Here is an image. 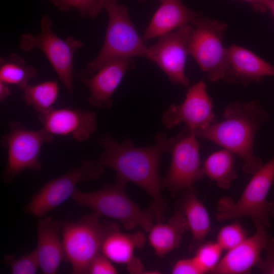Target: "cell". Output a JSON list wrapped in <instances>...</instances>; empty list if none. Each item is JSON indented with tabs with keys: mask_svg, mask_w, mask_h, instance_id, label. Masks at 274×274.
Masks as SVG:
<instances>
[{
	"mask_svg": "<svg viewBox=\"0 0 274 274\" xmlns=\"http://www.w3.org/2000/svg\"><path fill=\"white\" fill-rule=\"evenodd\" d=\"M161 2L143 35L145 42L172 32L189 22L195 25L199 16L186 7L181 0H163Z\"/></svg>",
	"mask_w": 274,
	"mask_h": 274,
	"instance_id": "ffe728a7",
	"label": "cell"
},
{
	"mask_svg": "<svg viewBox=\"0 0 274 274\" xmlns=\"http://www.w3.org/2000/svg\"><path fill=\"white\" fill-rule=\"evenodd\" d=\"M267 6L268 10H270L274 16V0H268Z\"/></svg>",
	"mask_w": 274,
	"mask_h": 274,
	"instance_id": "e575fe53",
	"label": "cell"
},
{
	"mask_svg": "<svg viewBox=\"0 0 274 274\" xmlns=\"http://www.w3.org/2000/svg\"><path fill=\"white\" fill-rule=\"evenodd\" d=\"M225 80L229 83L247 86L264 77L274 76V66L250 50L232 45L227 48Z\"/></svg>",
	"mask_w": 274,
	"mask_h": 274,
	"instance_id": "e0dca14e",
	"label": "cell"
},
{
	"mask_svg": "<svg viewBox=\"0 0 274 274\" xmlns=\"http://www.w3.org/2000/svg\"><path fill=\"white\" fill-rule=\"evenodd\" d=\"M0 60V81L22 90L29 85V80L37 75L36 68L16 53H11L7 58L2 57Z\"/></svg>",
	"mask_w": 274,
	"mask_h": 274,
	"instance_id": "cb8c5ba5",
	"label": "cell"
},
{
	"mask_svg": "<svg viewBox=\"0 0 274 274\" xmlns=\"http://www.w3.org/2000/svg\"><path fill=\"white\" fill-rule=\"evenodd\" d=\"M118 271L112 263V261L101 253L98 254L91 261L88 273L116 274Z\"/></svg>",
	"mask_w": 274,
	"mask_h": 274,
	"instance_id": "f546056e",
	"label": "cell"
},
{
	"mask_svg": "<svg viewBox=\"0 0 274 274\" xmlns=\"http://www.w3.org/2000/svg\"><path fill=\"white\" fill-rule=\"evenodd\" d=\"M99 217L93 212L76 221L60 222L64 260L71 264L74 274L88 273L90 263L101 253L106 236L118 227L114 222L100 221Z\"/></svg>",
	"mask_w": 274,
	"mask_h": 274,
	"instance_id": "5b68a950",
	"label": "cell"
},
{
	"mask_svg": "<svg viewBox=\"0 0 274 274\" xmlns=\"http://www.w3.org/2000/svg\"><path fill=\"white\" fill-rule=\"evenodd\" d=\"M173 274H202L203 271L197 263L194 257L178 260L172 270Z\"/></svg>",
	"mask_w": 274,
	"mask_h": 274,
	"instance_id": "1f68e13d",
	"label": "cell"
},
{
	"mask_svg": "<svg viewBox=\"0 0 274 274\" xmlns=\"http://www.w3.org/2000/svg\"><path fill=\"white\" fill-rule=\"evenodd\" d=\"M41 31L38 35L26 33L21 36L19 48L24 52L34 49L41 50L46 55L57 73L62 84L71 94H73V57L75 51L83 43L73 37L62 39L52 30V21L47 14L41 20Z\"/></svg>",
	"mask_w": 274,
	"mask_h": 274,
	"instance_id": "ba28073f",
	"label": "cell"
},
{
	"mask_svg": "<svg viewBox=\"0 0 274 274\" xmlns=\"http://www.w3.org/2000/svg\"><path fill=\"white\" fill-rule=\"evenodd\" d=\"M189 230L182 210L177 212L167 222H157L149 231L148 240L155 255L160 258L178 248L183 236Z\"/></svg>",
	"mask_w": 274,
	"mask_h": 274,
	"instance_id": "44dd1931",
	"label": "cell"
},
{
	"mask_svg": "<svg viewBox=\"0 0 274 274\" xmlns=\"http://www.w3.org/2000/svg\"><path fill=\"white\" fill-rule=\"evenodd\" d=\"M108 23L103 45L96 57L79 73L78 77L94 74L107 63L116 59L141 56L148 58L149 47L138 33L126 6L104 0Z\"/></svg>",
	"mask_w": 274,
	"mask_h": 274,
	"instance_id": "3957f363",
	"label": "cell"
},
{
	"mask_svg": "<svg viewBox=\"0 0 274 274\" xmlns=\"http://www.w3.org/2000/svg\"><path fill=\"white\" fill-rule=\"evenodd\" d=\"M249 3L253 10L262 13H265L268 9V0H242Z\"/></svg>",
	"mask_w": 274,
	"mask_h": 274,
	"instance_id": "d6a6232c",
	"label": "cell"
},
{
	"mask_svg": "<svg viewBox=\"0 0 274 274\" xmlns=\"http://www.w3.org/2000/svg\"><path fill=\"white\" fill-rule=\"evenodd\" d=\"M36 251L40 268L45 274H55L62 260L64 253L60 237V222L47 216L39 218L37 226Z\"/></svg>",
	"mask_w": 274,
	"mask_h": 274,
	"instance_id": "d6986e66",
	"label": "cell"
},
{
	"mask_svg": "<svg viewBox=\"0 0 274 274\" xmlns=\"http://www.w3.org/2000/svg\"><path fill=\"white\" fill-rule=\"evenodd\" d=\"M9 130L1 140L7 150L8 158L3 179L11 182L26 170L39 171L42 167L40 156L44 144L50 142L54 135L43 128L31 130L20 123H9Z\"/></svg>",
	"mask_w": 274,
	"mask_h": 274,
	"instance_id": "52a82bcc",
	"label": "cell"
},
{
	"mask_svg": "<svg viewBox=\"0 0 274 274\" xmlns=\"http://www.w3.org/2000/svg\"><path fill=\"white\" fill-rule=\"evenodd\" d=\"M190 230L191 250L197 248L211 229L209 214L203 204L196 197L193 190H187L181 209Z\"/></svg>",
	"mask_w": 274,
	"mask_h": 274,
	"instance_id": "7402d4cb",
	"label": "cell"
},
{
	"mask_svg": "<svg viewBox=\"0 0 274 274\" xmlns=\"http://www.w3.org/2000/svg\"><path fill=\"white\" fill-rule=\"evenodd\" d=\"M127 181L116 176L115 183L99 189L83 192L77 189L71 198L79 205L89 208L100 216L107 217L121 222L127 230L141 226L149 232L155 217L150 208L143 210L126 194Z\"/></svg>",
	"mask_w": 274,
	"mask_h": 274,
	"instance_id": "277c9868",
	"label": "cell"
},
{
	"mask_svg": "<svg viewBox=\"0 0 274 274\" xmlns=\"http://www.w3.org/2000/svg\"><path fill=\"white\" fill-rule=\"evenodd\" d=\"M43 128L53 135L70 136L81 142L88 139L97 128V115L92 111L52 108L38 116Z\"/></svg>",
	"mask_w": 274,
	"mask_h": 274,
	"instance_id": "5bb4252c",
	"label": "cell"
},
{
	"mask_svg": "<svg viewBox=\"0 0 274 274\" xmlns=\"http://www.w3.org/2000/svg\"><path fill=\"white\" fill-rule=\"evenodd\" d=\"M222 248L216 242L201 244L194 257L204 273L212 272L220 261Z\"/></svg>",
	"mask_w": 274,
	"mask_h": 274,
	"instance_id": "83f0119b",
	"label": "cell"
},
{
	"mask_svg": "<svg viewBox=\"0 0 274 274\" xmlns=\"http://www.w3.org/2000/svg\"><path fill=\"white\" fill-rule=\"evenodd\" d=\"M140 1H144V0H140ZM161 2H162V1L163 0H160Z\"/></svg>",
	"mask_w": 274,
	"mask_h": 274,
	"instance_id": "74e56055",
	"label": "cell"
},
{
	"mask_svg": "<svg viewBox=\"0 0 274 274\" xmlns=\"http://www.w3.org/2000/svg\"><path fill=\"white\" fill-rule=\"evenodd\" d=\"M11 94V89L9 84L0 81V100L3 101Z\"/></svg>",
	"mask_w": 274,
	"mask_h": 274,
	"instance_id": "836d02e7",
	"label": "cell"
},
{
	"mask_svg": "<svg viewBox=\"0 0 274 274\" xmlns=\"http://www.w3.org/2000/svg\"><path fill=\"white\" fill-rule=\"evenodd\" d=\"M135 66L131 58L118 59L107 63L91 76L78 77L89 90L88 102L101 109L111 108L113 93L126 73Z\"/></svg>",
	"mask_w": 274,
	"mask_h": 274,
	"instance_id": "9a60e30c",
	"label": "cell"
},
{
	"mask_svg": "<svg viewBox=\"0 0 274 274\" xmlns=\"http://www.w3.org/2000/svg\"><path fill=\"white\" fill-rule=\"evenodd\" d=\"M146 243L144 233L140 231L126 233L120 231L119 227L111 231L102 242L101 253L112 262L126 264L132 273H142L143 266L140 259L134 256L135 249L141 248Z\"/></svg>",
	"mask_w": 274,
	"mask_h": 274,
	"instance_id": "ac0fdd59",
	"label": "cell"
},
{
	"mask_svg": "<svg viewBox=\"0 0 274 274\" xmlns=\"http://www.w3.org/2000/svg\"><path fill=\"white\" fill-rule=\"evenodd\" d=\"M255 233L236 247L229 250L212 271L217 274L250 273L261 259L260 253L265 247L268 235L266 227L259 221H252Z\"/></svg>",
	"mask_w": 274,
	"mask_h": 274,
	"instance_id": "2e32d148",
	"label": "cell"
},
{
	"mask_svg": "<svg viewBox=\"0 0 274 274\" xmlns=\"http://www.w3.org/2000/svg\"><path fill=\"white\" fill-rule=\"evenodd\" d=\"M108 1H111V2H116V0H106Z\"/></svg>",
	"mask_w": 274,
	"mask_h": 274,
	"instance_id": "8d00e7d4",
	"label": "cell"
},
{
	"mask_svg": "<svg viewBox=\"0 0 274 274\" xmlns=\"http://www.w3.org/2000/svg\"><path fill=\"white\" fill-rule=\"evenodd\" d=\"M234 163L235 154L224 148L211 154L205 160L202 168L204 175L219 187L227 189L237 177Z\"/></svg>",
	"mask_w": 274,
	"mask_h": 274,
	"instance_id": "603a6c76",
	"label": "cell"
},
{
	"mask_svg": "<svg viewBox=\"0 0 274 274\" xmlns=\"http://www.w3.org/2000/svg\"><path fill=\"white\" fill-rule=\"evenodd\" d=\"M4 261L9 266L13 274H35L40 268L36 249L18 258L12 255H7Z\"/></svg>",
	"mask_w": 274,
	"mask_h": 274,
	"instance_id": "4316f807",
	"label": "cell"
},
{
	"mask_svg": "<svg viewBox=\"0 0 274 274\" xmlns=\"http://www.w3.org/2000/svg\"><path fill=\"white\" fill-rule=\"evenodd\" d=\"M269 118L259 101L238 100L226 106L222 121L191 132L232 152L243 161V172L253 175L262 166L253 153L255 135Z\"/></svg>",
	"mask_w": 274,
	"mask_h": 274,
	"instance_id": "7a4b0ae2",
	"label": "cell"
},
{
	"mask_svg": "<svg viewBox=\"0 0 274 274\" xmlns=\"http://www.w3.org/2000/svg\"><path fill=\"white\" fill-rule=\"evenodd\" d=\"M193 30L192 26L185 24L159 37L158 41L149 47L148 59L156 63L174 84L188 86L190 83L185 67Z\"/></svg>",
	"mask_w": 274,
	"mask_h": 274,
	"instance_id": "7c38bea8",
	"label": "cell"
},
{
	"mask_svg": "<svg viewBox=\"0 0 274 274\" xmlns=\"http://www.w3.org/2000/svg\"><path fill=\"white\" fill-rule=\"evenodd\" d=\"M247 233L239 223L222 227L220 230L217 242L222 249L229 250L240 244L247 238Z\"/></svg>",
	"mask_w": 274,
	"mask_h": 274,
	"instance_id": "f1b7e54d",
	"label": "cell"
},
{
	"mask_svg": "<svg viewBox=\"0 0 274 274\" xmlns=\"http://www.w3.org/2000/svg\"><path fill=\"white\" fill-rule=\"evenodd\" d=\"M253 175L237 201L229 197L219 200L216 214L218 220L248 216L266 227L270 226L269 216L274 202L268 201L267 196L274 180V156Z\"/></svg>",
	"mask_w": 274,
	"mask_h": 274,
	"instance_id": "8992f818",
	"label": "cell"
},
{
	"mask_svg": "<svg viewBox=\"0 0 274 274\" xmlns=\"http://www.w3.org/2000/svg\"><path fill=\"white\" fill-rule=\"evenodd\" d=\"M272 185L274 186V180H273ZM271 215H272L274 217V204L272 209Z\"/></svg>",
	"mask_w": 274,
	"mask_h": 274,
	"instance_id": "d590c367",
	"label": "cell"
},
{
	"mask_svg": "<svg viewBox=\"0 0 274 274\" xmlns=\"http://www.w3.org/2000/svg\"><path fill=\"white\" fill-rule=\"evenodd\" d=\"M154 139L153 145L138 147L127 138L119 143L105 134L97 140L103 151L96 162L114 169L116 176L145 191L153 199L150 209L155 219L160 222L163 221L167 207L161 193L158 168L162 155L170 152L173 139L164 132L157 133Z\"/></svg>",
	"mask_w": 274,
	"mask_h": 274,
	"instance_id": "6da1fadb",
	"label": "cell"
},
{
	"mask_svg": "<svg viewBox=\"0 0 274 274\" xmlns=\"http://www.w3.org/2000/svg\"><path fill=\"white\" fill-rule=\"evenodd\" d=\"M103 173V167L96 162L84 160L79 166L46 183L25 206L24 211L39 218L46 216L71 197L79 183L98 179Z\"/></svg>",
	"mask_w": 274,
	"mask_h": 274,
	"instance_id": "9c48e42d",
	"label": "cell"
},
{
	"mask_svg": "<svg viewBox=\"0 0 274 274\" xmlns=\"http://www.w3.org/2000/svg\"><path fill=\"white\" fill-rule=\"evenodd\" d=\"M173 139L171 162L166 176L161 178L162 187L174 193L194 190L195 183L204 175L196 137L185 127Z\"/></svg>",
	"mask_w": 274,
	"mask_h": 274,
	"instance_id": "8fae6325",
	"label": "cell"
},
{
	"mask_svg": "<svg viewBox=\"0 0 274 274\" xmlns=\"http://www.w3.org/2000/svg\"><path fill=\"white\" fill-rule=\"evenodd\" d=\"M62 11L76 9L82 17L96 16L104 8V0H46Z\"/></svg>",
	"mask_w": 274,
	"mask_h": 274,
	"instance_id": "484cf974",
	"label": "cell"
},
{
	"mask_svg": "<svg viewBox=\"0 0 274 274\" xmlns=\"http://www.w3.org/2000/svg\"><path fill=\"white\" fill-rule=\"evenodd\" d=\"M161 122L168 129L184 123L191 131L204 129L216 122L204 81L201 80L189 88L182 104L170 105L163 113Z\"/></svg>",
	"mask_w": 274,
	"mask_h": 274,
	"instance_id": "4fadbf2b",
	"label": "cell"
},
{
	"mask_svg": "<svg viewBox=\"0 0 274 274\" xmlns=\"http://www.w3.org/2000/svg\"><path fill=\"white\" fill-rule=\"evenodd\" d=\"M189 46V55L197 62L210 81L225 79L227 48L223 45V34L227 25L217 20L197 18Z\"/></svg>",
	"mask_w": 274,
	"mask_h": 274,
	"instance_id": "30bf717a",
	"label": "cell"
},
{
	"mask_svg": "<svg viewBox=\"0 0 274 274\" xmlns=\"http://www.w3.org/2000/svg\"><path fill=\"white\" fill-rule=\"evenodd\" d=\"M264 249L266 258H261L255 266L262 273L274 274V237L268 236Z\"/></svg>",
	"mask_w": 274,
	"mask_h": 274,
	"instance_id": "4dcf8cb0",
	"label": "cell"
},
{
	"mask_svg": "<svg viewBox=\"0 0 274 274\" xmlns=\"http://www.w3.org/2000/svg\"><path fill=\"white\" fill-rule=\"evenodd\" d=\"M59 88L56 80H48L36 84L28 85L24 90L23 98L38 113L43 115L52 108L59 94Z\"/></svg>",
	"mask_w": 274,
	"mask_h": 274,
	"instance_id": "d4e9b609",
	"label": "cell"
}]
</instances>
